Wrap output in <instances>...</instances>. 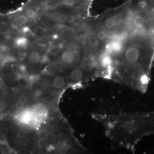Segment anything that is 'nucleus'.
Wrapping results in <instances>:
<instances>
[{
  "instance_id": "obj_19",
  "label": "nucleus",
  "mask_w": 154,
  "mask_h": 154,
  "mask_svg": "<svg viewBox=\"0 0 154 154\" xmlns=\"http://www.w3.org/2000/svg\"><path fill=\"white\" fill-rule=\"evenodd\" d=\"M0 133L3 136H6L8 135L9 131L7 128L3 127L0 129Z\"/></svg>"
},
{
  "instance_id": "obj_14",
  "label": "nucleus",
  "mask_w": 154,
  "mask_h": 154,
  "mask_svg": "<svg viewBox=\"0 0 154 154\" xmlns=\"http://www.w3.org/2000/svg\"><path fill=\"white\" fill-rule=\"evenodd\" d=\"M63 3L65 5L68 7H73L75 3V0H62Z\"/></svg>"
},
{
  "instance_id": "obj_20",
  "label": "nucleus",
  "mask_w": 154,
  "mask_h": 154,
  "mask_svg": "<svg viewBox=\"0 0 154 154\" xmlns=\"http://www.w3.org/2000/svg\"><path fill=\"white\" fill-rule=\"evenodd\" d=\"M48 144V142L45 139H40L39 141V144L41 147H44L46 146Z\"/></svg>"
},
{
  "instance_id": "obj_4",
  "label": "nucleus",
  "mask_w": 154,
  "mask_h": 154,
  "mask_svg": "<svg viewBox=\"0 0 154 154\" xmlns=\"http://www.w3.org/2000/svg\"><path fill=\"white\" fill-rule=\"evenodd\" d=\"M78 53V50L77 48L72 50H67L64 52L62 56V60L66 64H72L75 60H77L76 56Z\"/></svg>"
},
{
  "instance_id": "obj_22",
  "label": "nucleus",
  "mask_w": 154,
  "mask_h": 154,
  "mask_svg": "<svg viewBox=\"0 0 154 154\" xmlns=\"http://www.w3.org/2000/svg\"><path fill=\"white\" fill-rule=\"evenodd\" d=\"M18 21L20 23L25 24L27 21V18L25 16H22L18 18Z\"/></svg>"
},
{
  "instance_id": "obj_11",
  "label": "nucleus",
  "mask_w": 154,
  "mask_h": 154,
  "mask_svg": "<svg viewBox=\"0 0 154 154\" xmlns=\"http://www.w3.org/2000/svg\"><path fill=\"white\" fill-rule=\"evenodd\" d=\"M48 133L45 130H41L38 132L37 136L40 139H46Z\"/></svg>"
},
{
  "instance_id": "obj_10",
  "label": "nucleus",
  "mask_w": 154,
  "mask_h": 154,
  "mask_svg": "<svg viewBox=\"0 0 154 154\" xmlns=\"http://www.w3.org/2000/svg\"><path fill=\"white\" fill-rule=\"evenodd\" d=\"M12 120L13 123L16 125L20 124L22 122H23L22 116L19 114H16L14 116Z\"/></svg>"
},
{
  "instance_id": "obj_12",
  "label": "nucleus",
  "mask_w": 154,
  "mask_h": 154,
  "mask_svg": "<svg viewBox=\"0 0 154 154\" xmlns=\"http://www.w3.org/2000/svg\"><path fill=\"white\" fill-rule=\"evenodd\" d=\"M48 134H53L55 131V127L52 125H48L47 126L45 129Z\"/></svg>"
},
{
  "instance_id": "obj_1",
  "label": "nucleus",
  "mask_w": 154,
  "mask_h": 154,
  "mask_svg": "<svg viewBox=\"0 0 154 154\" xmlns=\"http://www.w3.org/2000/svg\"><path fill=\"white\" fill-rule=\"evenodd\" d=\"M154 60V36L127 34L113 58L110 80L145 93Z\"/></svg>"
},
{
  "instance_id": "obj_2",
  "label": "nucleus",
  "mask_w": 154,
  "mask_h": 154,
  "mask_svg": "<svg viewBox=\"0 0 154 154\" xmlns=\"http://www.w3.org/2000/svg\"><path fill=\"white\" fill-rule=\"evenodd\" d=\"M93 117L103 126L113 149L124 148L134 152L141 139L151 135L149 112L96 113Z\"/></svg>"
},
{
  "instance_id": "obj_29",
  "label": "nucleus",
  "mask_w": 154,
  "mask_h": 154,
  "mask_svg": "<svg viewBox=\"0 0 154 154\" xmlns=\"http://www.w3.org/2000/svg\"><path fill=\"white\" fill-rule=\"evenodd\" d=\"M42 94L41 91H40V90H37L35 92V93H34V96L36 97H38L39 96L41 95Z\"/></svg>"
},
{
  "instance_id": "obj_7",
  "label": "nucleus",
  "mask_w": 154,
  "mask_h": 154,
  "mask_svg": "<svg viewBox=\"0 0 154 154\" xmlns=\"http://www.w3.org/2000/svg\"><path fill=\"white\" fill-rule=\"evenodd\" d=\"M53 84L56 88H62L65 85V80L62 77H57L54 80Z\"/></svg>"
},
{
  "instance_id": "obj_9",
  "label": "nucleus",
  "mask_w": 154,
  "mask_h": 154,
  "mask_svg": "<svg viewBox=\"0 0 154 154\" xmlns=\"http://www.w3.org/2000/svg\"><path fill=\"white\" fill-rule=\"evenodd\" d=\"M32 127L31 125L28 122H25L22 126V132L25 134H28L31 132Z\"/></svg>"
},
{
  "instance_id": "obj_23",
  "label": "nucleus",
  "mask_w": 154,
  "mask_h": 154,
  "mask_svg": "<svg viewBox=\"0 0 154 154\" xmlns=\"http://www.w3.org/2000/svg\"><path fill=\"white\" fill-rule=\"evenodd\" d=\"M28 101L27 97L25 95H22L19 98V101L23 103V104L26 103Z\"/></svg>"
},
{
  "instance_id": "obj_21",
  "label": "nucleus",
  "mask_w": 154,
  "mask_h": 154,
  "mask_svg": "<svg viewBox=\"0 0 154 154\" xmlns=\"http://www.w3.org/2000/svg\"><path fill=\"white\" fill-rule=\"evenodd\" d=\"M66 18L67 16L65 15H61L59 16L58 20L61 23H65L66 22Z\"/></svg>"
},
{
  "instance_id": "obj_30",
  "label": "nucleus",
  "mask_w": 154,
  "mask_h": 154,
  "mask_svg": "<svg viewBox=\"0 0 154 154\" xmlns=\"http://www.w3.org/2000/svg\"><path fill=\"white\" fill-rule=\"evenodd\" d=\"M4 84V81L2 79V78L0 77V87H2Z\"/></svg>"
},
{
  "instance_id": "obj_8",
  "label": "nucleus",
  "mask_w": 154,
  "mask_h": 154,
  "mask_svg": "<svg viewBox=\"0 0 154 154\" xmlns=\"http://www.w3.org/2000/svg\"><path fill=\"white\" fill-rule=\"evenodd\" d=\"M29 60L32 63H36L40 60V56L37 52H31L29 56Z\"/></svg>"
},
{
  "instance_id": "obj_3",
  "label": "nucleus",
  "mask_w": 154,
  "mask_h": 154,
  "mask_svg": "<svg viewBox=\"0 0 154 154\" xmlns=\"http://www.w3.org/2000/svg\"><path fill=\"white\" fill-rule=\"evenodd\" d=\"M128 7L106 12L96 18L95 26L112 35L126 34L125 27Z\"/></svg>"
},
{
  "instance_id": "obj_15",
  "label": "nucleus",
  "mask_w": 154,
  "mask_h": 154,
  "mask_svg": "<svg viewBox=\"0 0 154 154\" xmlns=\"http://www.w3.org/2000/svg\"><path fill=\"white\" fill-rule=\"evenodd\" d=\"M76 20V18L73 15H68L66 18V22L69 24L74 23Z\"/></svg>"
},
{
  "instance_id": "obj_13",
  "label": "nucleus",
  "mask_w": 154,
  "mask_h": 154,
  "mask_svg": "<svg viewBox=\"0 0 154 154\" xmlns=\"http://www.w3.org/2000/svg\"><path fill=\"white\" fill-rule=\"evenodd\" d=\"M59 36L56 34H52L50 35L48 38V41L50 43H53L56 40H57Z\"/></svg>"
},
{
  "instance_id": "obj_28",
  "label": "nucleus",
  "mask_w": 154,
  "mask_h": 154,
  "mask_svg": "<svg viewBox=\"0 0 154 154\" xmlns=\"http://www.w3.org/2000/svg\"><path fill=\"white\" fill-rule=\"evenodd\" d=\"M5 109V106L4 104L2 103H0V112H2Z\"/></svg>"
},
{
  "instance_id": "obj_24",
  "label": "nucleus",
  "mask_w": 154,
  "mask_h": 154,
  "mask_svg": "<svg viewBox=\"0 0 154 154\" xmlns=\"http://www.w3.org/2000/svg\"><path fill=\"white\" fill-rule=\"evenodd\" d=\"M64 32L62 29H58L56 31V34L59 37L63 36L64 34Z\"/></svg>"
},
{
  "instance_id": "obj_18",
  "label": "nucleus",
  "mask_w": 154,
  "mask_h": 154,
  "mask_svg": "<svg viewBox=\"0 0 154 154\" xmlns=\"http://www.w3.org/2000/svg\"><path fill=\"white\" fill-rule=\"evenodd\" d=\"M26 14L27 15V16L30 18H33L35 16V11L32 9H29L27 10V11L26 12Z\"/></svg>"
},
{
  "instance_id": "obj_27",
  "label": "nucleus",
  "mask_w": 154,
  "mask_h": 154,
  "mask_svg": "<svg viewBox=\"0 0 154 154\" xmlns=\"http://www.w3.org/2000/svg\"><path fill=\"white\" fill-rule=\"evenodd\" d=\"M19 69L20 71L22 72V73L25 72L26 70L25 66L22 65H20V66H19Z\"/></svg>"
},
{
  "instance_id": "obj_5",
  "label": "nucleus",
  "mask_w": 154,
  "mask_h": 154,
  "mask_svg": "<svg viewBox=\"0 0 154 154\" xmlns=\"http://www.w3.org/2000/svg\"><path fill=\"white\" fill-rule=\"evenodd\" d=\"M84 74L83 70L80 69H76L73 70L70 74V78L73 81L79 82L83 79Z\"/></svg>"
},
{
  "instance_id": "obj_31",
  "label": "nucleus",
  "mask_w": 154,
  "mask_h": 154,
  "mask_svg": "<svg viewBox=\"0 0 154 154\" xmlns=\"http://www.w3.org/2000/svg\"><path fill=\"white\" fill-rule=\"evenodd\" d=\"M13 91L15 93H17L19 92V89L17 87H13Z\"/></svg>"
},
{
  "instance_id": "obj_26",
  "label": "nucleus",
  "mask_w": 154,
  "mask_h": 154,
  "mask_svg": "<svg viewBox=\"0 0 154 154\" xmlns=\"http://www.w3.org/2000/svg\"><path fill=\"white\" fill-rule=\"evenodd\" d=\"M48 60V57L47 55H45L42 56L41 59V61L42 63H45L47 62Z\"/></svg>"
},
{
  "instance_id": "obj_17",
  "label": "nucleus",
  "mask_w": 154,
  "mask_h": 154,
  "mask_svg": "<svg viewBox=\"0 0 154 154\" xmlns=\"http://www.w3.org/2000/svg\"><path fill=\"white\" fill-rule=\"evenodd\" d=\"M46 140L48 142H52L55 140V137L53 134H48L46 137Z\"/></svg>"
},
{
  "instance_id": "obj_6",
  "label": "nucleus",
  "mask_w": 154,
  "mask_h": 154,
  "mask_svg": "<svg viewBox=\"0 0 154 154\" xmlns=\"http://www.w3.org/2000/svg\"><path fill=\"white\" fill-rule=\"evenodd\" d=\"M28 40L26 38L23 36L18 37L14 40V44L17 47L23 48L27 45Z\"/></svg>"
},
{
  "instance_id": "obj_16",
  "label": "nucleus",
  "mask_w": 154,
  "mask_h": 154,
  "mask_svg": "<svg viewBox=\"0 0 154 154\" xmlns=\"http://www.w3.org/2000/svg\"><path fill=\"white\" fill-rule=\"evenodd\" d=\"M22 33L25 36H29L32 33V30L29 27H26L22 29Z\"/></svg>"
},
{
  "instance_id": "obj_25",
  "label": "nucleus",
  "mask_w": 154,
  "mask_h": 154,
  "mask_svg": "<svg viewBox=\"0 0 154 154\" xmlns=\"http://www.w3.org/2000/svg\"><path fill=\"white\" fill-rule=\"evenodd\" d=\"M24 104L22 102H21V101H19V102H17L16 104V107L17 108V109L18 110H21L23 108Z\"/></svg>"
}]
</instances>
